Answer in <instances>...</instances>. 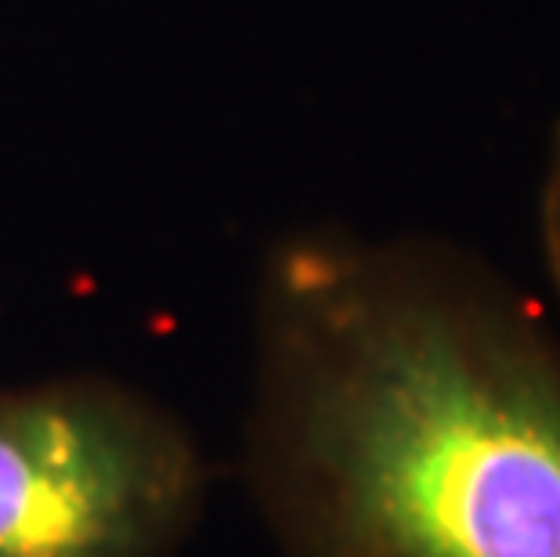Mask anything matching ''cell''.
Here are the masks:
<instances>
[{"label": "cell", "mask_w": 560, "mask_h": 557, "mask_svg": "<svg viewBox=\"0 0 560 557\" xmlns=\"http://www.w3.org/2000/svg\"><path fill=\"white\" fill-rule=\"evenodd\" d=\"M243 471L279 557H560L550 312L445 235H282Z\"/></svg>", "instance_id": "obj_1"}, {"label": "cell", "mask_w": 560, "mask_h": 557, "mask_svg": "<svg viewBox=\"0 0 560 557\" xmlns=\"http://www.w3.org/2000/svg\"><path fill=\"white\" fill-rule=\"evenodd\" d=\"M210 464L171 409L98 373L0 387V557H182Z\"/></svg>", "instance_id": "obj_2"}, {"label": "cell", "mask_w": 560, "mask_h": 557, "mask_svg": "<svg viewBox=\"0 0 560 557\" xmlns=\"http://www.w3.org/2000/svg\"><path fill=\"white\" fill-rule=\"evenodd\" d=\"M535 240H539L546 282L560 304V116L550 127L539 193H535Z\"/></svg>", "instance_id": "obj_3"}]
</instances>
